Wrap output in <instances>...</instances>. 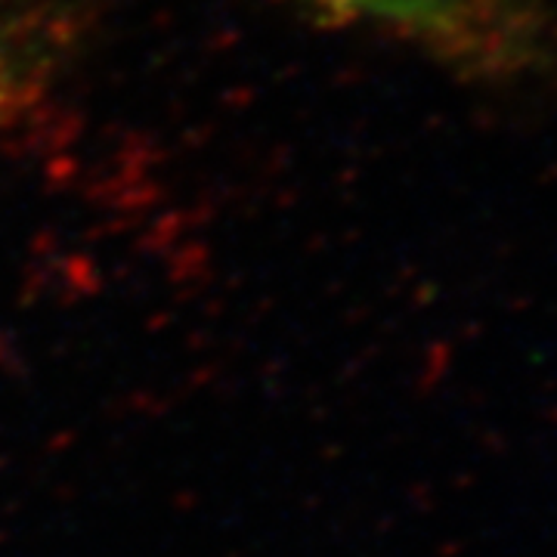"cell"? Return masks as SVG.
I'll return each instance as SVG.
<instances>
[{
	"instance_id": "obj_1",
	"label": "cell",
	"mask_w": 557,
	"mask_h": 557,
	"mask_svg": "<svg viewBox=\"0 0 557 557\" xmlns=\"http://www.w3.org/2000/svg\"><path fill=\"white\" fill-rule=\"evenodd\" d=\"M347 22L397 32L446 60L490 72H527L555 53L552 13L530 0H285Z\"/></svg>"
},
{
	"instance_id": "obj_2",
	"label": "cell",
	"mask_w": 557,
	"mask_h": 557,
	"mask_svg": "<svg viewBox=\"0 0 557 557\" xmlns=\"http://www.w3.org/2000/svg\"><path fill=\"white\" fill-rule=\"evenodd\" d=\"M28 87V62L20 44L0 35V131L22 109Z\"/></svg>"
}]
</instances>
